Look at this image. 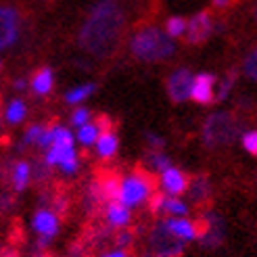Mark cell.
Listing matches in <instances>:
<instances>
[{"instance_id":"1","label":"cell","mask_w":257,"mask_h":257,"mask_svg":"<svg viewBox=\"0 0 257 257\" xmlns=\"http://www.w3.org/2000/svg\"><path fill=\"white\" fill-rule=\"evenodd\" d=\"M123 34V13L117 0H100L90 11L80 30V46L94 57H111L117 53Z\"/></svg>"},{"instance_id":"40","label":"cell","mask_w":257,"mask_h":257,"mask_svg":"<svg viewBox=\"0 0 257 257\" xmlns=\"http://www.w3.org/2000/svg\"><path fill=\"white\" fill-rule=\"evenodd\" d=\"M105 257H127V255H125L121 249H117V251H111V253H107Z\"/></svg>"},{"instance_id":"8","label":"cell","mask_w":257,"mask_h":257,"mask_svg":"<svg viewBox=\"0 0 257 257\" xmlns=\"http://www.w3.org/2000/svg\"><path fill=\"white\" fill-rule=\"evenodd\" d=\"M215 75L211 73H199L192 78L190 98L199 102V105H211L215 102Z\"/></svg>"},{"instance_id":"37","label":"cell","mask_w":257,"mask_h":257,"mask_svg":"<svg viewBox=\"0 0 257 257\" xmlns=\"http://www.w3.org/2000/svg\"><path fill=\"white\" fill-rule=\"evenodd\" d=\"M147 140H149V145L155 147V149H161L163 147V138H159L157 134H147Z\"/></svg>"},{"instance_id":"20","label":"cell","mask_w":257,"mask_h":257,"mask_svg":"<svg viewBox=\"0 0 257 257\" xmlns=\"http://www.w3.org/2000/svg\"><path fill=\"white\" fill-rule=\"evenodd\" d=\"M147 163H149V168H151L153 172H161V174L172 165V163H170V157H168V155H163L159 149L147 153Z\"/></svg>"},{"instance_id":"24","label":"cell","mask_w":257,"mask_h":257,"mask_svg":"<svg viewBox=\"0 0 257 257\" xmlns=\"http://www.w3.org/2000/svg\"><path fill=\"white\" fill-rule=\"evenodd\" d=\"M236 78H238V73H236L234 69H232V71H228V75L222 80L220 90H217V94H215V102H222V100H226V98H228V94H230V90H232V86H234Z\"/></svg>"},{"instance_id":"7","label":"cell","mask_w":257,"mask_h":257,"mask_svg":"<svg viewBox=\"0 0 257 257\" xmlns=\"http://www.w3.org/2000/svg\"><path fill=\"white\" fill-rule=\"evenodd\" d=\"M19 36V13L13 7H0V50L9 48Z\"/></svg>"},{"instance_id":"31","label":"cell","mask_w":257,"mask_h":257,"mask_svg":"<svg viewBox=\"0 0 257 257\" xmlns=\"http://www.w3.org/2000/svg\"><path fill=\"white\" fill-rule=\"evenodd\" d=\"M42 130H44V125H30V130L25 132V136H23V145H32V143H38V138H40V134H42Z\"/></svg>"},{"instance_id":"43","label":"cell","mask_w":257,"mask_h":257,"mask_svg":"<svg viewBox=\"0 0 257 257\" xmlns=\"http://www.w3.org/2000/svg\"><path fill=\"white\" fill-rule=\"evenodd\" d=\"M0 67H3V61H0Z\"/></svg>"},{"instance_id":"5","label":"cell","mask_w":257,"mask_h":257,"mask_svg":"<svg viewBox=\"0 0 257 257\" xmlns=\"http://www.w3.org/2000/svg\"><path fill=\"white\" fill-rule=\"evenodd\" d=\"M149 245L153 249V253L159 257H180L184 251V240L178 238L172 230L165 226V222H157L155 228L151 230L149 236Z\"/></svg>"},{"instance_id":"14","label":"cell","mask_w":257,"mask_h":257,"mask_svg":"<svg viewBox=\"0 0 257 257\" xmlns=\"http://www.w3.org/2000/svg\"><path fill=\"white\" fill-rule=\"evenodd\" d=\"M34 228L40 232L42 236H50L53 238L59 230V217L55 211H48V209H40L34 215Z\"/></svg>"},{"instance_id":"11","label":"cell","mask_w":257,"mask_h":257,"mask_svg":"<svg viewBox=\"0 0 257 257\" xmlns=\"http://www.w3.org/2000/svg\"><path fill=\"white\" fill-rule=\"evenodd\" d=\"M205 217H207V230H205V234L199 240L203 247L215 249V247H220L224 240V222H222V217L215 213H205Z\"/></svg>"},{"instance_id":"16","label":"cell","mask_w":257,"mask_h":257,"mask_svg":"<svg viewBox=\"0 0 257 257\" xmlns=\"http://www.w3.org/2000/svg\"><path fill=\"white\" fill-rule=\"evenodd\" d=\"M165 226H168L172 232L182 238V240H190V238H197V230H195V222H188V220H180V217H172V220H163Z\"/></svg>"},{"instance_id":"17","label":"cell","mask_w":257,"mask_h":257,"mask_svg":"<svg viewBox=\"0 0 257 257\" xmlns=\"http://www.w3.org/2000/svg\"><path fill=\"white\" fill-rule=\"evenodd\" d=\"M30 176H32V168H30V163H25V161L15 163V165H13V170H11L13 188H15L17 192L25 190V186H28V182H30Z\"/></svg>"},{"instance_id":"2","label":"cell","mask_w":257,"mask_h":257,"mask_svg":"<svg viewBox=\"0 0 257 257\" xmlns=\"http://www.w3.org/2000/svg\"><path fill=\"white\" fill-rule=\"evenodd\" d=\"M132 55L145 63H157L163 59H170L176 50L172 38L161 32L159 28H145L134 34L130 40Z\"/></svg>"},{"instance_id":"35","label":"cell","mask_w":257,"mask_h":257,"mask_svg":"<svg viewBox=\"0 0 257 257\" xmlns=\"http://www.w3.org/2000/svg\"><path fill=\"white\" fill-rule=\"evenodd\" d=\"M48 170H50V165L44 161L42 165H38V168H36L34 178H36V180H40V182H42V180H46V176H48Z\"/></svg>"},{"instance_id":"13","label":"cell","mask_w":257,"mask_h":257,"mask_svg":"<svg viewBox=\"0 0 257 257\" xmlns=\"http://www.w3.org/2000/svg\"><path fill=\"white\" fill-rule=\"evenodd\" d=\"M186 192H188L190 201L195 203V205H207L209 199H211V182H209V178L205 176V174L195 176L188 182Z\"/></svg>"},{"instance_id":"22","label":"cell","mask_w":257,"mask_h":257,"mask_svg":"<svg viewBox=\"0 0 257 257\" xmlns=\"http://www.w3.org/2000/svg\"><path fill=\"white\" fill-rule=\"evenodd\" d=\"M92 92H94V84H82V86H78V88L69 90V92L65 94V100L71 102V105H78V102L86 100Z\"/></svg>"},{"instance_id":"41","label":"cell","mask_w":257,"mask_h":257,"mask_svg":"<svg viewBox=\"0 0 257 257\" xmlns=\"http://www.w3.org/2000/svg\"><path fill=\"white\" fill-rule=\"evenodd\" d=\"M15 88H17V90H23V88H25V82H23V80H17V82H15Z\"/></svg>"},{"instance_id":"39","label":"cell","mask_w":257,"mask_h":257,"mask_svg":"<svg viewBox=\"0 0 257 257\" xmlns=\"http://www.w3.org/2000/svg\"><path fill=\"white\" fill-rule=\"evenodd\" d=\"M232 0H213V5L217 7V9H224V7H228Z\"/></svg>"},{"instance_id":"10","label":"cell","mask_w":257,"mask_h":257,"mask_svg":"<svg viewBox=\"0 0 257 257\" xmlns=\"http://www.w3.org/2000/svg\"><path fill=\"white\" fill-rule=\"evenodd\" d=\"M50 168L53 165H61L63 172L73 174L78 170V155H75L73 147H59V145H50V151L44 159Z\"/></svg>"},{"instance_id":"34","label":"cell","mask_w":257,"mask_h":257,"mask_svg":"<svg viewBox=\"0 0 257 257\" xmlns=\"http://www.w3.org/2000/svg\"><path fill=\"white\" fill-rule=\"evenodd\" d=\"M113 242H115V245H117L119 249H121V247H127V245L132 242V232H130V230H121V232L115 234Z\"/></svg>"},{"instance_id":"4","label":"cell","mask_w":257,"mask_h":257,"mask_svg":"<svg viewBox=\"0 0 257 257\" xmlns=\"http://www.w3.org/2000/svg\"><path fill=\"white\" fill-rule=\"evenodd\" d=\"M157 186V178L151 170L138 168L134 170V174H130L127 178L121 180L119 186V203H123L125 207H134L140 205L145 199L151 197V192H155Z\"/></svg>"},{"instance_id":"42","label":"cell","mask_w":257,"mask_h":257,"mask_svg":"<svg viewBox=\"0 0 257 257\" xmlns=\"http://www.w3.org/2000/svg\"><path fill=\"white\" fill-rule=\"evenodd\" d=\"M253 17H255V21H257V5L253 7Z\"/></svg>"},{"instance_id":"19","label":"cell","mask_w":257,"mask_h":257,"mask_svg":"<svg viewBox=\"0 0 257 257\" xmlns=\"http://www.w3.org/2000/svg\"><path fill=\"white\" fill-rule=\"evenodd\" d=\"M96 151L100 157H113L115 151H117V136L113 132H105L100 134L96 140Z\"/></svg>"},{"instance_id":"25","label":"cell","mask_w":257,"mask_h":257,"mask_svg":"<svg viewBox=\"0 0 257 257\" xmlns=\"http://www.w3.org/2000/svg\"><path fill=\"white\" fill-rule=\"evenodd\" d=\"M25 113H28L25 102L23 100H13L9 105V109H7V119H9V123H19L25 117Z\"/></svg>"},{"instance_id":"9","label":"cell","mask_w":257,"mask_h":257,"mask_svg":"<svg viewBox=\"0 0 257 257\" xmlns=\"http://www.w3.org/2000/svg\"><path fill=\"white\" fill-rule=\"evenodd\" d=\"M192 73L188 69H178L168 78V94L174 102H184L190 98Z\"/></svg>"},{"instance_id":"27","label":"cell","mask_w":257,"mask_h":257,"mask_svg":"<svg viewBox=\"0 0 257 257\" xmlns=\"http://www.w3.org/2000/svg\"><path fill=\"white\" fill-rule=\"evenodd\" d=\"M242 69H245V75L249 80L257 82V48H253L251 53L247 55L245 63H242Z\"/></svg>"},{"instance_id":"33","label":"cell","mask_w":257,"mask_h":257,"mask_svg":"<svg viewBox=\"0 0 257 257\" xmlns=\"http://www.w3.org/2000/svg\"><path fill=\"white\" fill-rule=\"evenodd\" d=\"M94 125L98 127V132H100V134L113 132V121H111L109 115H96V123H94Z\"/></svg>"},{"instance_id":"29","label":"cell","mask_w":257,"mask_h":257,"mask_svg":"<svg viewBox=\"0 0 257 257\" xmlns=\"http://www.w3.org/2000/svg\"><path fill=\"white\" fill-rule=\"evenodd\" d=\"M242 149H245L249 155L257 157V130H251L247 134H242Z\"/></svg>"},{"instance_id":"44","label":"cell","mask_w":257,"mask_h":257,"mask_svg":"<svg viewBox=\"0 0 257 257\" xmlns=\"http://www.w3.org/2000/svg\"><path fill=\"white\" fill-rule=\"evenodd\" d=\"M0 121H3V117H0Z\"/></svg>"},{"instance_id":"18","label":"cell","mask_w":257,"mask_h":257,"mask_svg":"<svg viewBox=\"0 0 257 257\" xmlns=\"http://www.w3.org/2000/svg\"><path fill=\"white\" fill-rule=\"evenodd\" d=\"M53 71L50 69H40L34 78H32V90L36 94H48L50 90H53Z\"/></svg>"},{"instance_id":"32","label":"cell","mask_w":257,"mask_h":257,"mask_svg":"<svg viewBox=\"0 0 257 257\" xmlns=\"http://www.w3.org/2000/svg\"><path fill=\"white\" fill-rule=\"evenodd\" d=\"M88 119H90V111L84 109V107H82V109H75L73 115H71V123L78 125V127L84 125V123H88Z\"/></svg>"},{"instance_id":"6","label":"cell","mask_w":257,"mask_h":257,"mask_svg":"<svg viewBox=\"0 0 257 257\" xmlns=\"http://www.w3.org/2000/svg\"><path fill=\"white\" fill-rule=\"evenodd\" d=\"M213 32V19L209 11L197 13L190 21H186V42L188 44H203Z\"/></svg>"},{"instance_id":"30","label":"cell","mask_w":257,"mask_h":257,"mask_svg":"<svg viewBox=\"0 0 257 257\" xmlns=\"http://www.w3.org/2000/svg\"><path fill=\"white\" fill-rule=\"evenodd\" d=\"M53 138H55V125H44L40 138H38V145L44 147V149H48L50 145H53Z\"/></svg>"},{"instance_id":"15","label":"cell","mask_w":257,"mask_h":257,"mask_svg":"<svg viewBox=\"0 0 257 257\" xmlns=\"http://www.w3.org/2000/svg\"><path fill=\"white\" fill-rule=\"evenodd\" d=\"M107 220L115 228L125 226L127 222H130V209L119 201H109L107 203Z\"/></svg>"},{"instance_id":"36","label":"cell","mask_w":257,"mask_h":257,"mask_svg":"<svg viewBox=\"0 0 257 257\" xmlns=\"http://www.w3.org/2000/svg\"><path fill=\"white\" fill-rule=\"evenodd\" d=\"M11 205H13V197H11V195H7V192H3V195H0V211L9 209Z\"/></svg>"},{"instance_id":"26","label":"cell","mask_w":257,"mask_h":257,"mask_svg":"<svg viewBox=\"0 0 257 257\" xmlns=\"http://www.w3.org/2000/svg\"><path fill=\"white\" fill-rule=\"evenodd\" d=\"M184 32H186V19L170 17L168 21H165V34H168L170 38H180Z\"/></svg>"},{"instance_id":"38","label":"cell","mask_w":257,"mask_h":257,"mask_svg":"<svg viewBox=\"0 0 257 257\" xmlns=\"http://www.w3.org/2000/svg\"><path fill=\"white\" fill-rule=\"evenodd\" d=\"M0 257H21V255L13 249H5V251H0Z\"/></svg>"},{"instance_id":"23","label":"cell","mask_w":257,"mask_h":257,"mask_svg":"<svg viewBox=\"0 0 257 257\" xmlns=\"http://www.w3.org/2000/svg\"><path fill=\"white\" fill-rule=\"evenodd\" d=\"M100 132H98V127L94 123H84L80 125V132H78V140L84 145V147H90V145H96V140H98Z\"/></svg>"},{"instance_id":"21","label":"cell","mask_w":257,"mask_h":257,"mask_svg":"<svg viewBox=\"0 0 257 257\" xmlns=\"http://www.w3.org/2000/svg\"><path fill=\"white\" fill-rule=\"evenodd\" d=\"M161 211H165V213H170V215H186L188 213V205L186 203H182L178 197H172V195H165V199H163V207H161Z\"/></svg>"},{"instance_id":"28","label":"cell","mask_w":257,"mask_h":257,"mask_svg":"<svg viewBox=\"0 0 257 257\" xmlns=\"http://www.w3.org/2000/svg\"><path fill=\"white\" fill-rule=\"evenodd\" d=\"M53 145H59V147H73V136L67 127H61V125H55V138H53Z\"/></svg>"},{"instance_id":"3","label":"cell","mask_w":257,"mask_h":257,"mask_svg":"<svg viewBox=\"0 0 257 257\" xmlns=\"http://www.w3.org/2000/svg\"><path fill=\"white\" fill-rule=\"evenodd\" d=\"M240 132V121L236 119L234 113L228 111H220L209 115L203 123V143L209 149H217V147H226L238 136Z\"/></svg>"},{"instance_id":"12","label":"cell","mask_w":257,"mask_h":257,"mask_svg":"<svg viewBox=\"0 0 257 257\" xmlns=\"http://www.w3.org/2000/svg\"><path fill=\"white\" fill-rule=\"evenodd\" d=\"M188 182H190V178H188L184 172L172 168V165H170V168L165 170L163 176H161L163 190L168 192V195H172V197H178V195H182V192H186Z\"/></svg>"}]
</instances>
